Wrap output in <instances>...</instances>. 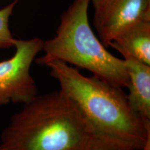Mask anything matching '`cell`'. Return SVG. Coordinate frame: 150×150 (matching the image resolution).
Wrapping results in <instances>:
<instances>
[{
  "label": "cell",
  "instance_id": "6da1fadb",
  "mask_svg": "<svg viewBox=\"0 0 150 150\" xmlns=\"http://www.w3.org/2000/svg\"><path fill=\"white\" fill-rule=\"evenodd\" d=\"M95 132L61 90L37 95L12 116L1 135L4 150H83Z\"/></svg>",
  "mask_w": 150,
  "mask_h": 150
},
{
  "label": "cell",
  "instance_id": "7a4b0ae2",
  "mask_svg": "<svg viewBox=\"0 0 150 150\" xmlns=\"http://www.w3.org/2000/svg\"><path fill=\"white\" fill-rule=\"evenodd\" d=\"M45 66L95 132L128 142L139 150L150 139V124L132 109L123 88L94 75L85 76L63 61H50Z\"/></svg>",
  "mask_w": 150,
  "mask_h": 150
},
{
  "label": "cell",
  "instance_id": "3957f363",
  "mask_svg": "<svg viewBox=\"0 0 150 150\" xmlns=\"http://www.w3.org/2000/svg\"><path fill=\"white\" fill-rule=\"evenodd\" d=\"M89 4L90 0H74L61 15L55 36L44 41L45 54L35 59V63L45 65L52 61H63L112 85L127 88L125 60L110 53L94 33L88 20Z\"/></svg>",
  "mask_w": 150,
  "mask_h": 150
},
{
  "label": "cell",
  "instance_id": "277c9868",
  "mask_svg": "<svg viewBox=\"0 0 150 150\" xmlns=\"http://www.w3.org/2000/svg\"><path fill=\"white\" fill-rule=\"evenodd\" d=\"M43 42L39 38L16 39L14 55L0 61V106L11 102L24 104L38 95L30 70L38 54L42 50Z\"/></svg>",
  "mask_w": 150,
  "mask_h": 150
},
{
  "label": "cell",
  "instance_id": "5b68a950",
  "mask_svg": "<svg viewBox=\"0 0 150 150\" xmlns=\"http://www.w3.org/2000/svg\"><path fill=\"white\" fill-rule=\"evenodd\" d=\"M93 24L99 40L107 47L122 31L138 20H150V0H90Z\"/></svg>",
  "mask_w": 150,
  "mask_h": 150
},
{
  "label": "cell",
  "instance_id": "8992f818",
  "mask_svg": "<svg viewBox=\"0 0 150 150\" xmlns=\"http://www.w3.org/2000/svg\"><path fill=\"white\" fill-rule=\"evenodd\" d=\"M123 59L129 76L128 102L142 120L150 124V65L131 56Z\"/></svg>",
  "mask_w": 150,
  "mask_h": 150
},
{
  "label": "cell",
  "instance_id": "52a82bcc",
  "mask_svg": "<svg viewBox=\"0 0 150 150\" xmlns=\"http://www.w3.org/2000/svg\"><path fill=\"white\" fill-rule=\"evenodd\" d=\"M123 56L150 65V20H138L117 35L108 44Z\"/></svg>",
  "mask_w": 150,
  "mask_h": 150
},
{
  "label": "cell",
  "instance_id": "ba28073f",
  "mask_svg": "<svg viewBox=\"0 0 150 150\" xmlns=\"http://www.w3.org/2000/svg\"><path fill=\"white\" fill-rule=\"evenodd\" d=\"M83 150H139L128 142L94 132Z\"/></svg>",
  "mask_w": 150,
  "mask_h": 150
},
{
  "label": "cell",
  "instance_id": "9c48e42d",
  "mask_svg": "<svg viewBox=\"0 0 150 150\" xmlns=\"http://www.w3.org/2000/svg\"><path fill=\"white\" fill-rule=\"evenodd\" d=\"M20 0H14L10 4L0 9V49H8L14 47V38L9 29V18L16 4Z\"/></svg>",
  "mask_w": 150,
  "mask_h": 150
},
{
  "label": "cell",
  "instance_id": "30bf717a",
  "mask_svg": "<svg viewBox=\"0 0 150 150\" xmlns=\"http://www.w3.org/2000/svg\"><path fill=\"white\" fill-rule=\"evenodd\" d=\"M0 150H4V149H2V147H1V145H0Z\"/></svg>",
  "mask_w": 150,
  "mask_h": 150
}]
</instances>
